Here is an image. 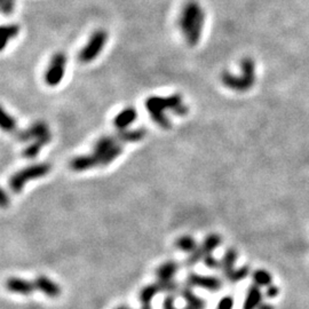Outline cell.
<instances>
[{
    "instance_id": "cell-26",
    "label": "cell",
    "mask_w": 309,
    "mask_h": 309,
    "mask_svg": "<svg viewBox=\"0 0 309 309\" xmlns=\"http://www.w3.org/2000/svg\"><path fill=\"white\" fill-rule=\"evenodd\" d=\"M253 281L256 282V284L259 285V287H266V285L272 283V277L265 270H257L253 274Z\"/></svg>"
},
{
    "instance_id": "cell-38",
    "label": "cell",
    "mask_w": 309,
    "mask_h": 309,
    "mask_svg": "<svg viewBox=\"0 0 309 309\" xmlns=\"http://www.w3.org/2000/svg\"><path fill=\"white\" fill-rule=\"evenodd\" d=\"M115 309H127V308H126V307H123V306H122V307H117V308H115Z\"/></svg>"
},
{
    "instance_id": "cell-12",
    "label": "cell",
    "mask_w": 309,
    "mask_h": 309,
    "mask_svg": "<svg viewBox=\"0 0 309 309\" xmlns=\"http://www.w3.org/2000/svg\"><path fill=\"white\" fill-rule=\"evenodd\" d=\"M138 117L137 110L133 107L125 108L123 111H121L114 119V125L118 131L126 130L131 124L135 122V119Z\"/></svg>"
},
{
    "instance_id": "cell-4",
    "label": "cell",
    "mask_w": 309,
    "mask_h": 309,
    "mask_svg": "<svg viewBox=\"0 0 309 309\" xmlns=\"http://www.w3.org/2000/svg\"><path fill=\"white\" fill-rule=\"evenodd\" d=\"M108 40V33L106 30L99 29L94 31L90 37V40L79 53V61L82 63H90L94 61L103 51Z\"/></svg>"
},
{
    "instance_id": "cell-10",
    "label": "cell",
    "mask_w": 309,
    "mask_h": 309,
    "mask_svg": "<svg viewBox=\"0 0 309 309\" xmlns=\"http://www.w3.org/2000/svg\"><path fill=\"white\" fill-rule=\"evenodd\" d=\"M6 288L8 291L13 293H17V295L29 296L33 291L37 290V285L34 281H26L23 278L17 277H10L9 280L6 282Z\"/></svg>"
},
{
    "instance_id": "cell-22",
    "label": "cell",
    "mask_w": 309,
    "mask_h": 309,
    "mask_svg": "<svg viewBox=\"0 0 309 309\" xmlns=\"http://www.w3.org/2000/svg\"><path fill=\"white\" fill-rule=\"evenodd\" d=\"M122 153H123V146L121 144L115 145L113 148L108 150L106 154H102V156L99 158V166H106L108 164L113 163L116 158L121 156Z\"/></svg>"
},
{
    "instance_id": "cell-37",
    "label": "cell",
    "mask_w": 309,
    "mask_h": 309,
    "mask_svg": "<svg viewBox=\"0 0 309 309\" xmlns=\"http://www.w3.org/2000/svg\"><path fill=\"white\" fill-rule=\"evenodd\" d=\"M183 309H194V308H192V307H190V306H188V305H187V307H184Z\"/></svg>"
},
{
    "instance_id": "cell-21",
    "label": "cell",
    "mask_w": 309,
    "mask_h": 309,
    "mask_svg": "<svg viewBox=\"0 0 309 309\" xmlns=\"http://www.w3.org/2000/svg\"><path fill=\"white\" fill-rule=\"evenodd\" d=\"M159 292H161V289L159 287V284H158V282L142 289V291L140 292V300L142 305H150L152 300L154 299V297L158 295Z\"/></svg>"
},
{
    "instance_id": "cell-14",
    "label": "cell",
    "mask_w": 309,
    "mask_h": 309,
    "mask_svg": "<svg viewBox=\"0 0 309 309\" xmlns=\"http://www.w3.org/2000/svg\"><path fill=\"white\" fill-rule=\"evenodd\" d=\"M95 166H98V163H96V159L93 154H85V156L75 157L70 161V167L73 171L77 172L86 171V169L95 167Z\"/></svg>"
},
{
    "instance_id": "cell-16",
    "label": "cell",
    "mask_w": 309,
    "mask_h": 309,
    "mask_svg": "<svg viewBox=\"0 0 309 309\" xmlns=\"http://www.w3.org/2000/svg\"><path fill=\"white\" fill-rule=\"evenodd\" d=\"M261 303V292L259 285H252L247 291L243 309H257Z\"/></svg>"
},
{
    "instance_id": "cell-31",
    "label": "cell",
    "mask_w": 309,
    "mask_h": 309,
    "mask_svg": "<svg viewBox=\"0 0 309 309\" xmlns=\"http://www.w3.org/2000/svg\"><path fill=\"white\" fill-rule=\"evenodd\" d=\"M234 299L231 297H225L219 301L218 309H233Z\"/></svg>"
},
{
    "instance_id": "cell-29",
    "label": "cell",
    "mask_w": 309,
    "mask_h": 309,
    "mask_svg": "<svg viewBox=\"0 0 309 309\" xmlns=\"http://www.w3.org/2000/svg\"><path fill=\"white\" fill-rule=\"evenodd\" d=\"M16 1L15 0H1L0 1V7H1V13L5 15H9L14 11Z\"/></svg>"
},
{
    "instance_id": "cell-20",
    "label": "cell",
    "mask_w": 309,
    "mask_h": 309,
    "mask_svg": "<svg viewBox=\"0 0 309 309\" xmlns=\"http://www.w3.org/2000/svg\"><path fill=\"white\" fill-rule=\"evenodd\" d=\"M236 259H237V253L234 249L228 250L225 253V256H223L222 258L221 267L223 269V274H225V276L227 278L229 277L231 275V273L235 270L234 265H235V262H236Z\"/></svg>"
},
{
    "instance_id": "cell-25",
    "label": "cell",
    "mask_w": 309,
    "mask_h": 309,
    "mask_svg": "<svg viewBox=\"0 0 309 309\" xmlns=\"http://www.w3.org/2000/svg\"><path fill=\"white\" fill-rule=\"evenodd\" d=\"M1 129L6 132H16V121L7 114L6 110H1Z\"/></svg>"
},
{
    "instance_id": "cell-33",
    "label": "cell",
    "mask_w": 309,
    "mask_h": 309,
    "mask_svg": "<svg viewBox=\"0 0 309 309\" xmlns=\"http://www.w3.org/2000/svg\"><path fill=\"white\" fill-rule=\"evenodd\" d=\"M0 202H1V206L2 207H6L7 205H8L9 197L7 196V192L5 190H2V192H1V199H0Z\"/></svg>"
},
{
    "instance_id": "cell-19",
    "label": "cell",
    "mask_w": 309,
    "mask_h": 309,
    "mask_svg": "<svg viewBox=\"0 0 309 309\" xmlns=\"http://www.w3.org/2000/svg\"><path fill=\"white\" fill-rule=\"evenodd\" d=\"M20 33V25L17 24H6L2 25L0 29V36H1V49L7 46V44L14 39Z\"/></svg>"
},
{
    "instance_id": "cell-13",
    "label": "cell",
    "mask_w": 309,
    "mask_h": 309,
    "mask_svg": "<svg viewBox=\"0 0 309 309\" xmlns=\"http://www.w3.org/2000/svg\"><path fill=\"white\" fill-rule=\"evenodd\" d=\"M117 144H119V142L117 140V138H116V135H110V137H103L101 139H99L98 142H96L94 146V152L92 154L96 159L98 166H99V158Z\"/></svg>"
},
{
    "instance_id": "cell-34",
    "label": "cell",
    "mask_w": 309,
    "mask_h": 309,
    "mask_svg": "<svg viewBox=\"0 0 309 309\" xmlns=\"http://www.w3.org/2000/svg\"><path fill=\"white\" fill-rule=\"evenodd\" d=\"M277 292H278V290L275 287H269L268 291H267V296L270 297V298H273V297L277 296Z\"/></svg>"
},
{
    "instance_id": "cell-35",
    "label": "cell",
    "mask_w": 309,
    "mask_h": 309,
    "mask_svg": "<svg viewBox=\"0 0 309 309\" xmlns=\"http://www.w3.org/2000/svg\"><path fill=\"white\" fill-rule=\"evenodd\" d=\"M258 309H273V307L269 306L267 304H260V306L258 307Z\"/></svg>"
},
{
    "instance_id": "cell-24",
    "label": "cell",
    "mask_w": 309,
    "mask_h": 309,
    "mask_svg": "<svg viewBox=\"0 0 309 309\" xmlns=\"http://www.w3.org/2000/svg\"><path fill=\"white\" fill-rule=\"evenodd\" d=\"M175 245L179 250L187 253H192L198 247L196 241L190 236H181L176 239Z\"/></svg>"
},
{
    "instance_id": "cell-18",
    "label": "cell",
    "mask_w": 309,
    "mask_h": 309,
    "mask_svg": "<svg viewBox=\"0 0 309 309\" xmlns=\"http://www.w3.org/2000/svg\"><path fill=\"white\" fill-rule=\"evenodd\" d=\"M181 296H182V298L187 301L188 306H190L194 309H205L206 308L205 300L200 299L199 297H197L195 293L192 292L190 287L183 288L182 291H181Z\"/></svg>"
},
{
    "instance_id": "cell-1",
    "label": "cell",
    "mask_w": 309,
    "mask_h": 309,
    "mask_svg": "<svg viewBox=\"0 0 309 309\" xmlns=\"http://www.w3.org/2000/svg\"><path fill=\"white\" fill-rule=\"evenodd\" d=\"M204 24L205 13L199 3L195 0H189L185 2L180 13L179 26L189 46L194 47L198 44Z\"/></svg>"
},
{
    "instance_id": "cell-8",
    "label": "cell",
    "mask_w": 309,
    "mask_h": 309,
    "mask_svg": "<svg viewBox=\"0 0 309 309\" xmlns=\"http://www.w3.org/2000/svg\"><path fill=\"white\" fill-rule=\"evenodd\" d=\"M16 138L20 141H29V140H47L51 142L52 135L49 132L47 124L45 122H36L31 125L29 129L24 131H18L16 132Z\"/></svg>"
},
{
    "instance_id": "cell-17",
    "label": "cell",
    "mask_w": 309,
    "mask_h": 309,
    "mask_svg": "<svg viewBox=\"0 0 309 309\" xmlns=\"http://www.w3.org/2000/svg\"><path fill=\"white\" fill-rule=\"evenodd\" d=\"M177 269H179V265H177L176 262H165V264L161 265L160 267L156 270L158 281H172L177 272Z\"/></svg>"
},
{
    "instance_id": "cell-30",
    "label": "cell",
    "mask_w": 309,
    "mask_h": 309,
    "mask_svg": "<svg viewBox=\"0 0 309 309\" xmlns=\"http://www.w3.org/2000/svg\"><path fill=\"white\" fill-rule=\"evenodd\" d=\"M203 261H204V265H205L207 268L218 269V268L221 267V262L216 260V259L212 256V254H208V256H206L205 258L203 259Z\"/></svg>"
},
{
    "instance_id": "cell-23",
    "label": "cell",
    "mask_w": 309,
    "mask_h": 309,
    "mask_svg": "<svg viewBox=\"0 0 309 309\" xmlns=\"http://www.w3.org/2000/svg\"><path fill=\"white\" fill-rule=\"evenodd\" d=\"M49 144V141L47 140H34V142H32L29 147L23 150V157L29 158V159H32V158H36L38 156V154L40 153V150L42 147L45 145Z\"/></svg>"
},
{
    "instance_id": "cell-27",
    "label": "cell",
    "mask_w": 309,
    "mask_h": 309,
    "mask_svg": "<svg viewBox=\"0 0 309 309\" xmlns=\"http://www.w3.org/2000/svg\"><path fill=\"white\" fill-rule=\"evenodd\" d=\"M249 272L250 269L249 267H242L239 268L238 270H234L233 273H231V275L228 277V280H229L230 282H233V283H236V282L238 281H242L243 278H245L247 275H249Z\"/></svg>"
},
{
    "instance_id": "cell-5",
    "label": "cell",
    "mask_w": 309,
    "mask_h": 309,
    "mask_svg": "<svg viewBox=\"0 0 309 309\" xmlns=\"http://www.w3.org/2000/svg\"><path fill=\"white\" fill-rule=\"evenodd\" d=\"M65 69H67V55L62 52L54 54L45 71V83L51 87L57 86L62 82V79H63Z\"/></svg>"
},
{
    "instance_id": "cell-36",
    "label": "cell",
    "mask_w": 309,
    "mask_h": 309,
    "mask_svg": "<svg viewBox=\"0 0 309 309\" xmlns=\"http://www.w3.org/2000/svg\"><path fill=\"white\" fill-rule=\"evenodd\" d=\"M141 309H153V308H152V305H142Z\"/></svg>"
},
{
    "instance_id": "cell-28",
    "label": "cell",
    "mask_w": 309,
    "mask_h": 309,
    "mask_svg": "<svg viewBox=\"0 0 309 309\" xmlns=\"http://www.w3.org/2000/svg\"><path fill=\"white\" fill-rule=\"evenodd\" d=\"M158 284L161 289V292L173 293L177 290V284L174 281H158Z\"/></svg>"
},
{
    "instance_id": "cell-32",
    "label": "cell",
    "mask_w": 309,
    "mask_h": 309,
    "mask_svg": "<svg viewBox=\"0 0 309 309\" xmlns=\"http://www.w3.org/2000/svg\"><path fill=\"white\" fill-rule=\"evenodd\" d=\"M163 309H176L174 305V297L172 295H168L165 297L164 303H163Z\"/></svg>"
},
{
    "instance_id": "cell-9",
    "label": "cell",
    "mask_w": 309,
    "mask_h": 309,
    "mask_svg": "<svg viewBox=\"0 0 309 309\" xmlns=\"http://www.w3.org/2000/svg\"><path fill=\"white\" fill-rule=\"evenodd\" d=\"M188 287L202 288L210 291H218L222 288V282L218 277L214 276H203L198 274L192 273L187 277Z\"/></svg>"
},
{
    "instance_id": "cell-11",
    "label": "cell",
    "mask_w": 309,
    "mask_h": 309,
    "mask_svg": "<svg viewBox=\"0 0 309 309\" xmlns=\"http://www.w3.org/2000/svg\"><path fill=\"white\" fill-rule=\"evenodd\" d=\"M34 282H36L37 290H39L49 298H57L61 295V289L59 285L55 282L49 280L48 277L38 276Z\"/></svg>"
},
{
    "instance_id": "cell-7",
    "label": "cell",
    "mask_w": 309,
    "mask_h": 309,
    "mask_svg": "<svg viewBox=\"0 0 309 309\" xmlns=\"http://www.w3.org/2000/svg\"><path fill=\"white\" fill-rule=\"evenodd\" d=\"M220 244H221V237H220L219 235H208V236L204 239L202 245L197 247L194 252L190 253V257H188L185 264H187L188 267L196 265L197 262L203 260L208 254H212V252H213Z\"/></svg>"
},
{
    "instance_id": "cell-3",
    "label": "cell",
    "mask_w": 309,
    "mask_h": 309,
    "mask_svg": "<svg viewBox=\"0 0 309 309\" xmlns=\"http://www.w3.org/2000/svg\"><path fill=\"white\" fill-rule=\"evenodd\" d=\"M49 171H51V165L46 163L34 164L29 166V167L21 169V171L16 172L15 174L10 176L8 181L10 190L13 191L14 194H20L23 187H24L28 181L39 179V177L47 175Z\"/></svg>"
},
{
    "instance_id": "cell-2",
    "label": "cell",
    "mask_w": 309,
    "mask_h": 309,
    "mask_svg": "<svg viewBox=\"0 0 309 309\" xmlns=\"http://www.w3.org/2000/svg\"><path fill=\"white\" fill-rule=\"evenodd\" d=\"M182 103V98L180 94H173L166 96V98L150 96L146 100L145 106L154 123H157L161 129L169 130L171 129V122L166 117L165 110H171L173 113Z\"/></svg>"
},
{
    "instance_id": "cell-15",
    "label": "cell",
    "mask_w": 309,
    "mask_h": 309,
    "mask_svg": "<svg viewBox=\"0 0 309 309\" xmlns=\"http://www.w3.org/2000/svg\"><path fill=\"white\" fill-rule=\"evenodd\" d=\"M146 131L144 129H139V130H134V131H127V130H123V131H118L116 138L119 144H124V142H138L141 141L142 139L146 137Z\"/></svg>"
},
{
    "instance_id": "cell-6",
    "label": "cell",
    "mask_w": 309,
    "mask_h": 309,
    "mask_svg": "<svg viewBox=\"0 0 309 309\" xmlns=\"http://www.w3.org/2000/svg\"><path fill=\"white\" fill-rule=\"evenodd\" d=\"M252 63L251 61L246 60L243 62V71L244 75L241 78L235 77L229 72H223L222 75V82L227 87L231 88V90L236 91H244L249 88L253 82V73H252Z\"/></svg>"
}]
</instances>
